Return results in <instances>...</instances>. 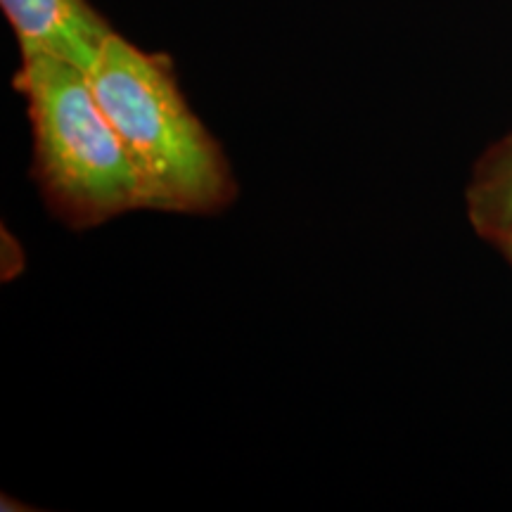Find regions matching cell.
I'll use <instances>...</instances> for the list:
<instances>
[{
  "label": "cell",
  "instance_id": "obj_5",
  "mask_svg": "<svg viewBox=\"0 0 512 512\" xmlns=\"http://www.w3.org/2000/svg\"><path fill=\"white\" fill-rule=\"evenodd\" d=\"M498 252H501L505 259H508V264L512 266V245H503V247H498Z\"/></svg>",
  "mask_w": 512,
  "mask_h": 512
},
{
  "label": "cell",
  "instance_id": "obj_1",
  "mask_svg": "<svg viewBox=\"0 0 512 512\" xmlns=\"http://www.w3.org/2000/svg\"><path fill=\"white\" fill-rule=\"evenodd\" d=\"M88 79L131 157L145 209L211 216L233 204L226 152L190 110L169 57L114 31Z\"/></svg>",
  "mask_w": 512,
  "mask_h": 512
},
{
  "label": "cell",
  "instance_id": "obj_2",
  "mask_svg": "<svg viewBox=\"0 0 512 512\" xmlns=\"http://www.w3.org/2000/svg\"><path fill=\"white\" fill-rule=\"evenodd\" d=\"M15 88L27 102L31 178L55 219L86 230L145 209L131 157L88 72L50 55H24Z\"/></svg>",
  "mask_w": 512,
  "mask_h": 512
},
{
  "label": "cell",
  "instance_id": "obj_4",
  "mask_svg": "<svg viewBox=\"0 0 512 512\" xmlns=\"http://www.w3.org/2000/svg\"><path fill=\"white\" fill-rule=\"evenodd\" d=\"M467 219L491 245H512V133L479 157L465 190Z\"/></svg>",
  "mask_w": 512,
  "mask_h": 512
},
{
  "label": "cell",
  "instance_id": "obj_3",
  "mask_svg": "<svg viewBox=\"0 0 512 512\" xmlns=\"http://www.w3.org/2000/svg\"><path fill=\"white\" fill-rule=\"evenodd\" d=\"M24 55H50L91 72L114 34L88 0H0Z\"/></svg>",
  "mask_w": 512,
  "mask_h": 512
}]
</instances>
